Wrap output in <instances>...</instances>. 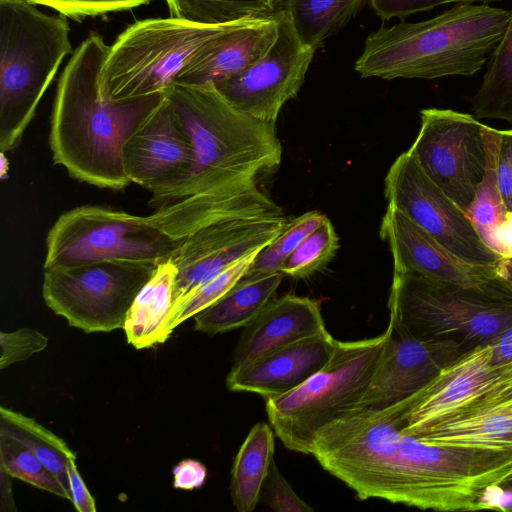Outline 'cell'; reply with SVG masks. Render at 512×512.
I'll use <instances>...</instances> for the list:
<instances>
[{
  "label": "cell",
  "mask_w": 512,
  "mask_h": 512,
  "mask_svg": "<svg viewBox=\"0 0 512 512\" xmlns=\"http://www.w3.org/2000/svg\"><path fill=\"white\" fill-rule=\"evenodd\" d=\"M510 13L488 4H455L425 21L383 25L366 38L354 69L387 80L471 76L487 63Z\"/></svg>",
  "instance_id": "cell-3"
},
{
  "label": "cell",
  "mask_w": 512,
  "mask_h": 512,
  "mask_svg": "<svg viewBox=\"0 0 512 512\" xmlns=\"http://www.w3.org/2000/svg\"><path fill=\"white\" fill-rule=\"evenodd\" d=\"M409 434L432 445L512 453V397L443 418Z\"/></svg>",
  "instance_id": "cell-22"
},
{
  "label": "cell",
  "mask_w": 512,
  "mask_h": 512,
  "mask_svg": "<svg viewBox=\"0 0 512 512\" xmlns=\"http://www.w3.org/2000/svg\"><path fill=\"white\" fill-rule=\"evenodd\" d=\"M288 222L283 209L275 204L212 221L182 238L172 258L177 274L170 322L191 292L231 263L262 250Z\"/></svg>",
  "instance_id": "cell-12"
},
{
  "label": "cell",
  "mask_w": 512,
  "mask_h": 512,
  "mask_svg": "<svg viewBox=\"0 0 512 512\" xmlns=\"http://www.w3.org/2000/svg\"><path fill=\"white\" fill-rule=\"evenodd\" d=\"M277 34L274 15L243 21L199 50L179 73L175 83L216 87L261 58Z\"/></svg>",
  "instance_id": "cell-21"
},
{
  "label": "cell",
  "mask_w": 512,
  "mask_h": 512,
  "mask_svg": "<svg viewBox=\"0 0 512 512\" xmlns=\"http://www.w3.org/2000/svg\"><path fill=\"white\" fill-rule=\"evenodd\" d=\"M484 134L488 147L487 170L466 213L486 243L491 232L506 218L507 211L502 202L496 179L495 159L498 130L485 125Z\"/></svg>",
  "instance_id": "cell-30"
},
{
  "label": "cell",
  "mask_w": 512,
  "mask_h": 512,
  "mask_svg": "<svg viewBox=\"0 0 512 512\" xmlns=\"http://www.w3.org/2000/svg\"><path fill=\"white\" fill-rule=\"evenodd\" d=\"M157 265L103 259L44 268L47 307L86 333L123 328L127 313Z\"/></svg>",
  "instance_id": "cell-10"
},
{
  "label": "cell",
  "mask_w": 512,
  "mask_h": 512,
  "mask_svg": "<svg viewBox=\"0 0 512 512\" xmlns=\"http://www.w3.org/2000/svg\"><path fill=\"white\" fill-rule=\"evenodd\" d=\"M420 118L419 133L407 151L466 212L487 170L485 125L470 114L451 109H423Z\"/></svg>",
  "instance_id": "cell-11"
},
{
  "label": "cell",
  "mask_w": 512,
  "mask_h": 512,
  "mask_svg": "<svg viewBox=\"0 0 512 512\" xmlns=\"http://www.w3.org/2000/svg\"><path fill=\"white\" fill-rule=\"evenodd\" d=\"M384 195L389 206L462 260L496 266L501 259L485 243L467 213L424 173L408 151L400 154L389 168Z\"/></svg>",
  "instance_id": "cell-13"
},
{
  "label": "cell",
  "mask_w": 512,
  "mask_h": 512,
  "mask_svg": "<svg viewBox=\"0 0 512 512\" xmlns=\"http://www.w3.org/2000/svg\"><path fill=\"white\" fill-rule=\"evenodd\" d=\"M317 300L287 294L273 298L245 327L234 350L238 367L275 349L327 333Z\"/></svg>",
  "instance_id": "cell-20"
},
{
  "label": "cell",
  "mask_w": 512,
  "mask_h": 512,
  "mask_svg": "<svg viewBox=\"0 0 512 512\" xmlns=\"http://www.w3.org/2000/svg\"><path fill=\"white\" fill-rule=\"evenodd\" d=\"M505 31L489 55L481 85L471 97L474 115L512 124V9Z\"/></svg>",
  "instance_id": "cell-27"
},
{
  "label": "cell",
  "mask_w": 512,
  "mask_h": 512,
  "mask_svg": "<svg viewBox=\"0 0 512 512\" xmlns=\"http://www.w3.org/2000/svg\"><path fill=\"white\" fill-rule=\"evenodd\" d=\"M504 485H506L509 490L512 492V478H510Z\"/></svg>",
  "instance_id": "cell-47"
},
{
  "label": "cell",
  "mask_w": 512,
  "mask_h": 512,
  "mask_svg": "<svg viewBox=\"0 0 512 512\" xmlns=\"http://www.w3.org/2000/svg\"><path fill=\"white\" fill-rule=\"evenodd\" d=\"M386 332L336 341L329 361L291 391L265 399L271 427L284 446L310 454L316 433L360 406L377 365Z\"/></svg>",
  "instance_id": "cell-7"
},
{
  "label": "cell",
  "mask_w": 512,
  "mask_h": 512,
  "mask_svg": "<svg viewBox=\"0 0 512 512\" xmlns=\"http://www.w3.org/2000/svg\"><path fill=\"white\" fill-rule=\"evenodd\" d=\"M512 397V359L496 363L491 343L476 346L445 366L409 396L402 429L413 433L443 418Z\"/></svg>",
  "instance_id": "cell-14"
},
{
  "label": "cell",
  "mask_w": 512,
  "mask_h": 512,
  "mask_svg": "<svg viewBox=\"0 0 512 512\" xmlns=\"http://www.w3.org/2000/svg\"><path fill=\"white\" fill-rule=\"evenodd\" d=\"M33 5L52 8L59 14L82 21L87 17L101 16L110 12L131 10L146 5L151 0H26Z\"/></svg>",
  "instance_id": "cell-35"
},
{
  "label": "cell",
  "mask_w": 512,
  "mask_h": 512,
  "mask_svg": "<svg viewBox=\"0 0 512 512\" xmlns=\"http://www.w3.org/2000/svg\"><path fill=\"white\" fill-rule=\"evenodd\" d=\"M0 433L29 449L70 492L67 464L76 453L67 443L35 419L0 407Z\"/></svg>",
  "instance_id": "cell-28"
},
{
  "label": "cell",
  "mask_w": 512,
  "mask_h": 512,
  "mask_svg": "<svg viewBox=\"0 0 512 512\" xmlns=\"http://www.w3.org/2000/svg\"><path fill=\"white\" fill-rule=\"evenodd\" d=\"M369 0H274V12L286 13L301 41L315 51L356 16Z\"/></svg>",
  "instance_id": "cell-26"
},
{
  "label": "cell",
  "mask_w": 512,
  "mask_h": 512,
  "mask_svg": "<svg viewBox=\"0 0 512 512\" xmlns=\"http://www.w3.org/2000/svg\"><path fill=\"white\" fill-rule=\"evenodd\" d=\"M264 501L278 512H312L313 508L303 501L289 485L273 460L263 484Z\"/></svg>",
  "instance_id": "cell-37"
},
{
  "label": "cell",
  "mask_w": 512,
  "mask_h": 512,
  "mask_svg": "<svg viewBox=\"0 0 512 512\" xmlns=\"http://www.w3.org/2000/svg\"><path fill=\"white\" fill-rule=\"evenodd\" d=\"M501 0H369L370 6L375 14L382 20L392 18L404 19L414 13L427 11L436 6L456 4H489Z\"/></svg>",
  "instance_id": "cell-38"
},
{
  "label": "cell",
  "mask_w": 512,
  "mask_h": 512,
  "mask_svg": "<svg viewBox=\"0 0 512 512\" xmlns=\"http://www.w3.org/2000/svg\"><path fill=\"white\" fill-rule=\"evenodd\" d=\"M109 48L92 32L72 53L58 81L49 145L53 162L74 179L121 190L131 183L123 163L125 142L167 92L128 100L104 98L99 78Z\"/></svg>",
  "instance_id": "cell-2"
},
{
  "label": "cell",
  "mask_w": 512,
  "mask_h": 512,
  "mask_svg": "<svg viewBox=\"0 0 512 512\" xmlns=\"http://www.w3.org/2000/svg\"><path fill=\"white\" fill-rule=\"evenodd\" d=\"M496 363H504L512 359V328L491 342Z\"/></svg>",
  "instance_id": "cell-43"
},
{
  "label": "cell",
  "mask_w": 512,
  "mask_h": 512,
  "mask_svg": "<svg viewBox=\"0 0 512 512\" xmlns=\"http://www.w3.org/2000/svg\"><path fill=\"white\" fill-rule=\"evenodd\" d=\"M176 274L172 259L158 264L152 277L136 295L123 326L127 342L133 347L149 348L170 337Z\"/></svg>",
  "instance_id": "cell-23"
},
{
  "label": "cell",
  "mask_w": 512,
  "mask_h": 512,
  "mask_svg": "<svg viewBox=\"0 0 512 512\" xmlns=\"http://www.w3.org/2000/svg\"><path fill=\"white\" fill-rule=\"evenodd\" d=\"M48 338L34 328L23 327L0 333V369L28 359L48 345Z\"/></svg>",
  "instance_id": "cell-36"
},
{
  "label": "cell",
  "mask_w": 512,
  "mask_h": 512,
  "mask_svg": "<svg viewBox=\"0 0 512 512\" xmlns=\"http://www.w3.org/2000/svg\"><path fill=\"white\" fill-rule=\"evenodd\" d=\"M195 160L191 136L168 94L123 147L129 180L150 191L151 199L186 181L193 172Z\"/></svg>",
  "instance_id": "cell-16"
},
{
  "label": "cell",
  "mask_w": 512,
  "mask_h": 512,
  "mask_svg": "<svg viewBox=\"0 0 512 512\" xmlns=\"http://www.w3.org/2000/svg\"><path fill=\"white\" fill-rule=\"evenodd\" d=\"M336 339L327 332L270 351L238 367H231L227 388L261 395L278 396L301 385L330 359Z\"/></svg>",
  "instance_id": "cell-19"
},
{
  "label": "cell",
  "mask_w": 512,
  "mask_h": 512,
  "mask_svg": "<svg viewBox=\"0 0 512 512\" xmlns=\"http://www.w3.org/2000/svg\"><path fill=\"white\" fill-rule=\"evenodd\" d=\"M67 17L26 0H0V149L18 146L63 59L72 53Z\"/></svg>",
  "instance_id": "cell-5"
},
{
  "label": "cell",
  "mask_w": 512,
  "mask_h": 512,
  "mask_svg": "<svg viewBox=\"0 0 512 512\" xmlns=\"http://www.w3.org/2000/svg\"><path fill=\"white\" fill-rule=\"evenodd\" d=\"M170 17L223 25L273 16L274 0H166Z\"/></svg>",
  "instance_id": "cell-29"
},
{
  "label": "cell",
  "mask_w": 512,
  "mask_h": 512,
  "mask_svg": "<svg viewBox=\"0 0 512 512\" xmlns=\"http://www.w3.org/2000/svg\"><path fill=\"white\" fill-rule=\"evenodd\" d=\"M497 275L512 283V256H502L496 265Z\"/></svg>",
  "instance_id": "cell-45"
},
{
  "label": "cell",
  "mask_w": 512,
  "mask_h": 512,
  "mask_svg": "<svg viewBox=\"0 0 512 512\" xmlns=\"http://www.w3.org/2000/svg\"><path fill=\"white\" fill-rule=\"evenodd\" d=\"M181 239L151 220L114 207L86 204L62 213L49 229L43 268L103 259L158 265L174 257Z\"/></svg>",
  "instance_id": "cell-9"
},
{
  "label": "cell",
  "mask_w": 512,
  "mask_h": 512,
  "mask_svg": "<svg viewBox=\"0 0 512 512\" xmlns=\"http://www.w3.org/2000/svg\"><path fill=\"white\" fill-rule=\"evenodd\" d=\"M495 170L498 190L507 213L512 212V130H498Z\"/></svg>",
  "instance_id": "cell-39"
},
{
  "label": "cell",
  "mask_w": 512,
  "mask_h": 512,
  "mask_svg": "<svg viewBox=\"0 0 512 512\" xmlns=\"http://www.w3.org/2000/svg\"><path fill=\"white\" fill-rule=\"evenodd\" d=\"M257 253L231 263L191 292L172 316L171 330L222 298L248 272Z\"/></svg>",
  "instance_id": "cell-33"
},
{
  "label": "cell",
  "mask_w": 512,
  "mask_h": 512,
  "mask_svg": "<svg viewBox=\"0 0 512 512\" xmlns=\"http://www.w3.org/2000/svg\"><path fill=\"white\" fill-rule=\"evenodd\" d=\"M379 234L389 244L394 272L465 287L499 277L496 266H481L462 260L389 205L382 218Z\"/></svg>",
  "instance_id": "cell-18"
},
{
  "label": "cell",
  "mask_w": 512,
  "mask_h": 512,
  "mask_svg": "<svg viewBox=\"0 0 512 512\" xmlns=\"http://www.w3.org/2000/svg\"><path fill=\"white\" fill-rule=\"evenodd\" d=\"M339 248V238L327 219L308 234L281 267L284 275L305 278L325 266Z\"/></svg>",
  "instance_id": "cell-34"
},
{
  "label": "cell",
  "mask_w": 512,
  "mask_h": 512,
  "mask_svg": "<svg viewBox=\"0 0 512 512\" xmlns=\"http://www.w3.org/2000/svg\"><path fill=\"white\" fill-rule=\"evenodd\" d=\"M241 22L204 25L170 16L136 21L109 48L100 94L128 100L166 93L199 50Z\"/></svg>",
  "instance_id": "cell-8"
},
{
  "label": "cell",
  "mask_w": 512,
  "mask_h": 512,
  "mask_svg": "<svg viewBox=\"0 0 512 512\" xmlns=\"http://www.w3.org/2000/svg\"><path fill=\"white\" fill-rule=\"evenodd\" d=\"M318 211H309L288 222L283 231L255 256L246 274L281 272V267L302 240L327 220Z\"/></svg>",
  "instance_id": "cell-32"
},
{
  "label": "cell",
  "mask_w": 512,
  "mask_h": 512,
  "mask_svg": "<svg viewBox=\"0 0 512 512\" xmlns=\"http://www.w3.org/2000/svg\"><path fill=\"white\" fill-rule=\"evenodd\" d=\"M486 244L501 256H512V212L507 213L486 239Z\"/></svg>",
  "instance_id": "cell-42"
},
{
  "label": "cell",
  "mask_w": 512,
  "mask_h": 512,
  "mask_svg": "<svg viewBox=\"0 0 512 512\" xmlns=\"http://www.w3.org/2000/svg\"><path fill=\"white\" fill-rule=\"evenodd\" d=\"M278 34L266 53L239 74L216 86L241 112L276 122L283 105L296 97L315 50L299 38L286 13L273 14Z\"/></svg>",
  "instance_id": "cell-15"
},
{
  "label": "cell",
  "mask_w": 512,
  "mask_h": 512,
  "mask_svg": "<svg viewBox=\"0 0 512 512\" xmlns=\"http://www.w3.org/2000/svg\"><path fill=\"white\" fill-rule=\"evenodd\" d=\"M282 272L245 274L222 298L196 314L194 329L209 335L245 327L274 298Z\"/></svg>",
  "instance_id": "cell-24"
},
{
  "label": "cell",
  "mask_w": 512,
  "mask_h": 512,
  "mask_svg": "<svg viewBox=\"0 0 512 512\" xmlns=\"http://www.w3.org/2000/svg\"><path fill=\"white\" fill-rule=\"evenodd\" d=\"M408 397L383 409L358 407L322 427L311 455L361 500L422 510L491 508L485 497L512 478V453L439 446L402 429Z\"/></svg>",
  "instance_id": "cell-1"
},
{
  "label": "cell",
  "mask_w": 512,
  "mask_h": 512,
  "mask_svg": "<svg viewBox=\"0 0 512 512\" xmlns=\"http://www.w3.org/2000/svg\"><path fill=\"white\" fill-rule=\"evenodd\" d=\"M0 467L13 478L71 501L70 492L29 449L2 433Z\"/></svg>",
  "instance_id": "cell-31"
},
{
  "label": "cell",
  "mask_w": 512,
  "mask_h": 512,
  "mask_svg": "<svg viewBox=\"0 0 512 512\" xmlns=\"http://www.w3.org/2000/svg\"><path fill=\"white\" fill-rule=\"evenodd\" d=\"M1 168H0V177L2 180H5L8 177L9 173V161L5 156V152H1Z\"/></svg>",
  "instance_id": "cell-46"
},
{
  "label": "cell",
  "mask_w": 512,
  "mask_h": 512,
  "mask_svg": "<svg viewBox=\"0 0 512 512\" xmlns=\"http://www.w3.org/2000/svg\"><path fill=\"white\" fill-rule=\"evenodd\" d=\"M386 342L359 407L383 409L422 389L465 348L452 339L413 336L389 319Z\"/></svg>",
  "instance_id": "cell-17"
},
{
  "label": "cell",
  "mask_w": 512,
  "mask_h": 512,
  "mask_svg": "<svg viewBox=\"0 0 512 512\" xmlns=\"http://www.w3.org/2000/svg\"><path fill=\"white\" fill-rule=\"evenodd\" d=\"M274 430L264 422L249 431L235 456L230 491L238 512H251L258 504L263 484L274 460Z\"/></svg>",
  "instance_id": "cell-25"
},
{
  "label": "cell",
  "mask_w": 512,
  "mask_h": 512,
  "mask_svg": "<svg viewBox=\"0 0 512 512\" xmlns=\"http://www.w3.org/2000/svg\"><path fill=\"white\" fill-rule=\"evenodd\" d=\"M205 466L196 460L187 459L173 469V486L176 489L192 490L200 488L206 479Z\"/></svg>",
  "instance_id": "cell-40"
},
{
  "label": "cell",
  "mask_w": 512,
  "mask_h": 512,
  "mask_svg": "<svg viewBox=\"0 0 512 512\" xmlns=\"http://www.w3.org/2000/svg\"><path fill=\"white\" fill-rule=\"evenodd\" d=\"M389 319L424 339H452L466 351L512 328V283L496 277L460 286L394 272Z\"/></svg>",
  "instance_id": "cell-6"
},
{
  "label": "cell",
  "mask_w": 512,
  "mask_h": 512,
  "mask_svg": "<svg viewBox=\"0 0 512 512\" xmlns=\"http://www.w3.org/2000/svg\"><path fill=\"white\" fill-rule=\"evenodd\" d=\"M13 477L0 467L1 479V511H15L16 506L12 495L11 479Z\"/></svg>",
  "instance_id": "cell-44"
},
{
  "label": "cell",
  "mask_w": 512,
  "mask_h": 512,
  "mask_svg": "<svg viewBox=\"0 0 512 512\" xmlns=\"http://www.w3.org/2000/svg\"><path fill=\"white\" fill-rule=\"evenodd\" d=\"M67 475L71 501L75 509L79 512H95V501L78 471L75 460L68 462Z\"/></svg>",
  "instance_id": "cell-41"
},
{
  "label": "cell",
  "mask_w": 512,
  "mask_h": 512,
  "mask_svg": "<svg viewBox=\"0 0 512 512\" xmlns=\"http://www.w3.org/2000/svg\"><path fill=\"white\" fill-rule=\"evenodd\" d=\"M195 150V166L182 184L151 199L159 206L193 195L245 186L281 162L276 122L251 117L234 107L212 84L174 83L167 91Z\"/></svg>",
  "instance_id": "cell-4"
}]
</instances>
